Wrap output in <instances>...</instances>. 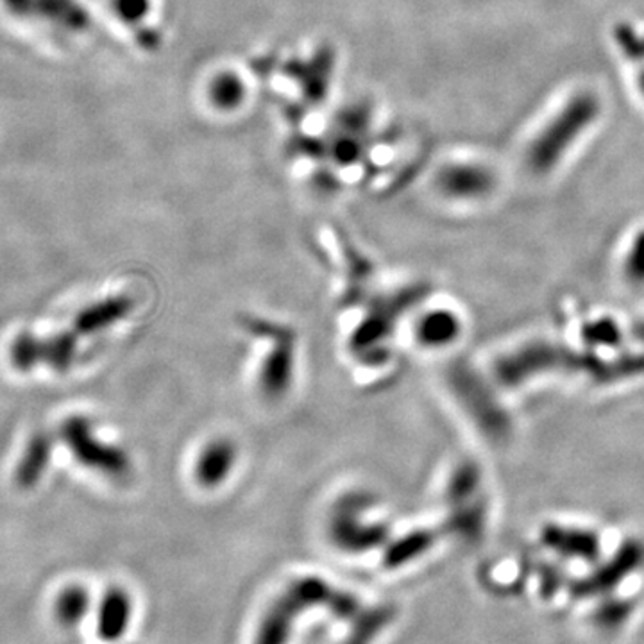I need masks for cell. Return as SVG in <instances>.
Returning <instances> with one entry per match:
<instances>
[{"label": "cell", "instance_id": "obj_1", "mask_svg": "<svg viewBox=\"0 0 644 644\" xmlns=\"http://www.w3.org/2000/svg\"><path fill=\"white\" fill-rule=\"evenodd\" d=\"M332 608V613L351 623V635L348 644H369L381 628L394 619V608H363L357 598L328 586L321 578H303L285 591L269 608L264 622L260 623L258 635L254 644H285L292 632L297 614L306 608Z\"/></svg>", "mask_w": 644, "mask_h": 644}, {"label": "cell", "instance_id": "obj_2", "mask_svg": "<svg viewBox=\"0 0 644 644\" xmlns=\"http://www.w3.org/2000/svg\"><path fill=\"white\" fill-rule=\"evenodd\" d=\"M564 369V371L589 374L598 381L608 380V362L599 360L596 354L576 353L563 345L549 342H536L518 351L507 354L496 365V374L505 386H519L528 378L537 377L543 372Z\"/></svg>", "mask_w": 644, "mask_h": 644}, {"label": "cell", "instance_id": "obj_3", "mask_svg": "<svg viewBox=\"0 0 644 644\" xmlns=\"http://www.w3.org/2000/svg\"><path fill=\"white\" fill-rule=\"evenodd\" d=\"M598 114V97L589 91L573 97L531 142L527 153L528 167L537 174L549 173L595 123Z\"/></svg>", "mask_w": 644, "mask_h": 644}, {"label": "cell", "instance_id": "obj_4", "mask_svg": "<svg viewBox=\"0 0 644 644\" xmlns=\"http://www.w3.org/2000/svg\"><path fill=\"white\" fill-rule=\"evenodd\" d=\"M451 386L462 400L464 407L471 413L478 427L490 437H504L508 431V418L499 407L492 392L484 386V381L466 368H455L451 371Z\"/></svg>", "mask_w": 644, "mask_h": 644}, {"label": "cell", "instance_id": "obj_5", "mask_svg": "<svg viewBox=\"0 0 644 644\" xmlns=\"http://www.w3.org/2000/svg\"><path fill=\"white\" fill-rule=\"evenodd\" d=\"M0 4L17 20L47 23L58 31H85L90 20L78 0H0Z\"/></svg>", "mask_w": 644, "mask_h": 644}, {"label": "cell", "instance_id": "obj_6", "mask_svg": "<svg viewBox=\"0 0 644 644\" xmlns=\"http://www.w3.org/2000/svg\"><path fill=\"white\" fill-rule=\"evenodd\" d=\"M65 442L72 449L76 459L88 468L100 469L108 475H120L126 469V459L118 449L103 445L94 437L90 421L85 418H72L61 428Z\"/></svg>", "mask_w": 644, "mask_h": 644}, {"label": "cell", "instance_id": "obj_7", "mask_svg": "<svg viewBox=\"0 0 644 644\" xmlns=\"http://www.w3.org/2000/svg\"><path fill=\"white\" fill-rule=\"evenodd\" d=\"M644 548L640 543L631 540L619 548L608 563L599 566L593 575L587 576L584 580H578L573 587V595L578 598L584 596L607 595L619 582L625 580L626 576L635 572L643 564Z\"/></svg>", "mask_w": 644, "mask_h": 644}, {"label": "cell", "instance_id": "obj_8", "mask_svg": "<svg viewBox=\"0 0 644 644\" xmlns=\"http://www.w3.org/2000/svg\"><path fill=\"white\" fill-rule=\"evenodd\" d=\"M540 539L546 548L554 549L560 557L575 558V560H596L599 557V539L595 531L584 528L563 527V525H548L543 528Z\"/></svg>", "mask_w": 644, "mask_h": 644}, {"label": "cell", "instance_id": "obj_9", "mask_svg": "<svg viewBox=\"0 0 644 644\" xmlns=\"http://www.w3.org/2000/svg\"><path fill=\"white\" fill-rule=\"evenodd\" d=\"M439 185L449 196L471 199L489 194L495 188L496 177L481 165H453L442 170Z\"/></svg>", "mask_w": 644, "mask_h": 644}, {"label": "cell", "instance_id": "obj_10", "mask_svg": "<svg viewBox=\"0 0 644 644\" xmlns=\"http://www.w3.org/2000/svg\"><path fill=\"white\" fill-rule=\"evenodd\" d=\"M131 596L120 587L109 589L100 602L99 616H97V632L100 637L105 641L120 640L131 623Z\"/></svg>", "mask_w": 644, "mask_h": 644}, {"label": "cell", "instance_id": "obj_11", "mask_svg": "<svg viewBox=\"0 0 644 644\" xmlns=\"http://www.w3.org/2000/svg\"><path fill=\"white\" fill-rule=\"evenodd\" d=\"M235 448L227 440H215L199 455L196 477L203 486H217L235 466Z\"/></svg>", "mask_w": 644, "mask_h": 644}, {"label": "cell", "instance_id": "obj_12", "mask_svg": "<svg viewBox=\"0 0 644 644\" xmlns=\"http://www.w3.org/2000/svg\"><path fill=\"white\" fill-rule=\"evenodd\" d=\"M50 451H52V439L47 433H37L29 440L28 448L23 451L19 468H17V484L22 489H31L43 477L49 466Z\"/></svg>", "mask_w": 644, "mask_h": 644}, {"label": "cell", "instance_id": "obj_13", "mask_svg": "<svg viewBox=\"0 0 644 644\" xmlns=\"http://www.w3.org/2000/svg\"><path fill=\"white\" fill-rule=\"evenodd\" d=\"M460 333V321L448 310H436L421 319L418 339L428 348H442L453 342Z\"/></svg>", "mask_w": 644, "mask_h": 644}, {"label": "cell", "instance_id": "obj_14", "mask_svg": "<svg viewBox=\"0 0 644 644\" xmlns=\"http://www.w3.org/2000/svg\"><path fill=\"white\" fill-rule=\"evenodd\" d=\"M127 303L124 300H108L97 303L90 309L82 310L76 319V330L81 333H96L111 322L123 318L126 313Z\"/></svg>", "mask_w": 644, "mask_h": 644}, {"label": "cell", "instance_id": "obj_15", "mask_svg": "<svg viewBox=\"0 0 644 644\" xmlns=\"http://www.w3.org/2000/svg\"><path fill=\"white\" fill-rule=\"evenodd\" d=\"M10 359L19 371H31L46 359V341L32 333H20L11 344Z\"/></svg>", "mask_w": 644, "mask_h": 644}, {"label": "cell", "instance_id": "obj_16", "mask_svg": "<svg viewBox=\"0 0 644 644\" xmlns=\"http://www.w3.org/2000/svg\"><path fill=\"white\" fill-rule=\"evenodd\" d=\"M90 608V593L85 587L72 586L59 595L56 614L64 625H78Z\"/></svg>", "mask_w": 644, "mask_h": 644}, {"label": "cell", "instance_id": "obj_17", "mask_svg": "<svg viewBox=\"0 0 644 644\" xmlns=\"http://www.w3.org/2000/svg\"><path fill=\"white\" fill-rule=\"evenodd\" d=\"M433 536L430 531H416L404 539L398 540L386 555V566L398 567L409 563L412 558L419 557L430 548Z\"/></svg>", "mask_w": 644, "mask_h": 644}, {"label": "cell", "instance_id": "obj_18", "mask_svg": "<svg viewBox=\"0 0 644 644\" xmlns=\"http://www.w3.org/2000/svg\"><path fill=\"white\" fill-rule=\"evenodd\" d=\"M78 351V341L72 333H59L46 341V359L43 362L49 363L50 368L64 372L72 365L74 357Z\"/></svg>", "mask_w": 644, "mask_h": 644}, {"label": "cell", "instance_id": "obj_19", "mask_svg": "<svg viewBox=\"0 0 644 644\" xmlns=\"http://www.w3.org/2000/svg\"><path fill=\"white\" fill-rule=\"evenodd\" d=\"M478 484H480V469L475 464H464L449 481V499L455 504H462L469 496L475 495Z\"/></svg>", "mask_w": 644, "mask_h": 644}, {"label": "cell", "instance_id": "obj_20", "mask_svg": "<svg viewBox=\"0 0 644 644\" xmlns=\"http://www.w3.org/2000/svg\"><path fill=\"white\" fill-rule=\"evenodd\" d=\"M484 523H486V510L480 505H469L455 514L449 521V530L457 536L477 537L484 530Z\"/></svg>", "mask_w": 644, "mask_h": 644}, {"label": "cell", "instance_id": "obj_21", "mask_svg": "<svg viewBox=\"0 0 644 644\" xmlns=\"http://www.w3.org/2000/svg\"><path fill=\"white\" fill-rule=\"evenodd\" d=\"M582 336H584L586 344L614 348V345L622 342V330H619V326H617L613 319L605 318L584 326Z\"/></svg>", "mask_w": 644, "mask_h": 644}, {"label": "cell", "instance_id": "obj_22", "mask_svg": "<svg viewBox=\"0 0 644 644\" xmlns=\"http://www.w3.org/2000/svg\"><path fill=\"white\" fill-rule=\"evenodd\" d=\"M611 381L644 374V354H623L614 362H608Z\"/></svg>", "mask_w": 644, "mask_h": 644}, {"label": "cell", "instance_id": "obj_23", "mask_svg": "<svg viewBox=\"0 0 644 644\" xmlns=\"http://www.w3.org/2000/svg\"><path fill=\"white\" fill-rule=\"evenodd\" d=\"M625 273L635 285L644 283V232L635 236L632 250L626 256Z\"/></svg>", "mask_w": 644, "mask_h": 644}, {"label": "cell", "instance_id": "obj_24", "mask_svg": "<svg viewBox=\"0 0 644 644\" xmlns=\"http://www.w3.org/2000/svg\"><path fill=\"white\" fill-rule=\"evenodd\" d=\"M631 613L632 605L628 604V602L616 599V602H608V604L602 605V607L596 611L595 616L599 626L614 628V626L622 625Z\"/></svg>", "mask_w": 644, "mask_h": 644}, {"label": "cell", "instance_id": "obj_25", "mask_svg": "<svg viewBox=\"0 0 644 644\" xmlns=\"http://www.w3.org/2000/svg\"><path fill=\"white\" fill-rule=\"evenodd\" d=\"M540 576H543L540 587H543V593H545L546 596L554 595L555 591L560 589V586H563L564 575L557 567L545 566Z\"/></svg>", "mask_w": 644, "mask_h": 644}, {"label": "cell", "instance_id": "obj_26", "mask_svg": "<svg viewBox=\"0 0 644 644\" xmlns=\"http://www.w3.org/2000/svg\"><path fill=\"white\" fill-rule=\"evenodd\" d=\"M632 333H634V336L637 339V341L643 342L644 344V319L635 322V326L632 328Z\"/></svg>", "mask_w": 644, "mask_h": 644}, {"label": "cell", "instance_id": "obj_27", "mask_svg": "<svg viewBox=\"0 0 644 644\" xmlns=\"http://www.w3.org/2000/svg\"><path fill=\"white\" fill-rule=\"evenodd\" d=\"M640 88L641 90L644 91V74H641V78H640Z\"/></svg>", "mask_w": 644, "mask_h": 644}]
</instances>
